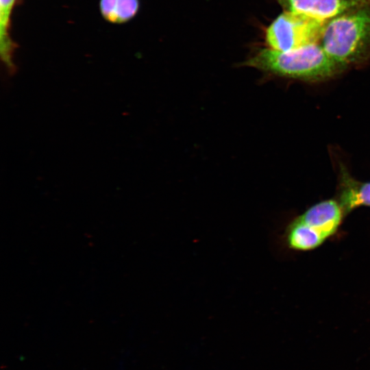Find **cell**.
Masks as SVG:
<instances>
[{
  "mask_svg": "<svg viewBox=\"0 0 370 370\" xmlns=\"http://www.w3.org/2000/svg\"><path fill=\"white\" fill-rule=\"evenodd\" d=\"M116 0H100L99 10L103 18L110 23H116Z\"/></svg>",
  "mask_w": 370,
  "mask_h": 370,
  "instance_id": "cell-10",
  "label": "cell"
},
{
  "mask_svg": "<svg viewBox=\"0 0 370 370\" xmlns=\"http://www.w3.org/2000/svg\"><path fill=\"white\" fill-rule=\"evenodd\" d=\"M244 64L278 76L307 81L326 79L345 69L325 53L319 42L289 51L261 49Z\"/></svg>",
  "mask_w": 370,
  "mask_h": 370,
  "instance_id": "cell-1",
  "label": "cell"
},
{
  "mask_svg": "<svg viewBox=\"0 0 370 370\" xmlns=\"http://www.w3.org/2000/svg\"><path fill=\"white\" fill-rule=\"evenodd\" d=\"M284 241L291 249L308 250L319 246L325 240L317 232L296 218L288 225Z\"/></svg>",
  "mask_w": 370,
  "mask_h": 370,
  "instance_id": "cell-7",
  "label": "cell"
},
{
  "mask_svg": "<svg viewBox=\"0 0 370 370\" xmlns=\"http://www.w3.org/2000/svg\"><path fill=\"white\" fill-rule=\"evenodd\" d=\"M342 214L340 204L330 199L315 204L297 218L325 240L336 232Z\"/></svg>",
  "mask_w": 370,
  "mask_h": 370,
  "instance_id": "cell-5",
  "label": "cell"
},
{
  "mask_svg": "<svg viewBox=\"0 0 370 370\" xmlns=\"http://www.w3.org/2000/svg\"><path fill=\"white\" fill-rule=\"evenodd\" d=\"M325 53L346 67L370 56V3L349 10L325 22L319 40Z\"/></svg>",
  "mask_w": 370,
  "mask_h": 370,
  "instance_id": "cell-2",
  "label": "cell"
},
{
  "mask_svg": "<svg viewBox=\"0 0 370 370\" xmlns=\"http://www.w3.org/2000/svg\"><path fill=\"white\" fill-rule=\"evenodd\" d=\"M339 204L344 213L361 205L370 206V182H357L343 171Z\"/></svg>",
  "mask_w": 370,
  "mask_h": 370,
  "instance_id": "cell-6",
  "label": "cell"
},
{
  "mask_svg": "<svg viewBox=\"0 0 370 370\" xmlns=\"http://www.w3.org/2000/svg\"><path fill=\"white\" fill-rule=\"evenodd\" d=\"M139 7V0H116V23L130 21L138 13Z\"/></svg>",
  "mask_w": 370,
  "mask_h": 370,
  "instance_id": "cell-9",
  "label": "cell"
},
{
  "mask_svg": "<svg viewBox=\"0 0 370 370\" xmlns=\"http://www.w3.org/2000/svg\"><path fill=\"white\" fill-rule=\"evenodd\" d=\"M16 0H0V51L3 62L10 74L15 71L12 60L14 45L9 34L10 16Z\"/></svg>",
  "mask_w": 370,
  "mask_h": 370,
  "instance_id": "cell-8",
  "label": "cell"
},
{
  "mask_svg": "<svg viewBox=\"0 0 370 370\" xmlns=\"http://www.w3.org/2000/svg\"><path fill=\"white\" fill-rule=\"evenodd\" d=\"M285 11L324 22L349 10L370 3V0H275Z\"/></svg>",
  "mask_w": 370,
  "mask_h": 370,
  "instance_id": "cell-4",
  "label": "cell"
},
{
  "mask_svg": "<svg viewBox=\"0 0 370 370\" xmlns=\"http://www.w3.org/2000/svg\"><path fill=\"white\" fill-rule=\"evenodd\" d=\"M325 23L304 14L284 11L267 27L265 41L271 49L293 51L319 42Z\"/></svg>",
  "mask_w": 370,
  "mask_h": 370,
  "instance_id": "cell-3",
  "label": "cell"
}]
</instances>
